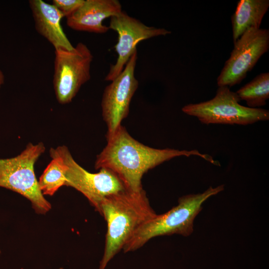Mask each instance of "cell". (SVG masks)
<instances>
[{"mask_svg": "<svg viewBox=\"0 0 269 269\" xmlns=\"http://www.w3.org/2000/svg\"><path fill=\"white\" fill-rule=\"evenodd\" d=\"M84 1V0H53L52 4L66 18L75 12Z\"/></svg>", "mask_w": 269, "mask_h": 269, "instance_id": "obj_16", "label": "cell"}, {"mask_svg": "<svg viewBox=\"0 0 269 269\" xmlns=\"http://www.w3.org/2000/svg\"><path fill=\"white\" fill-rule=\"evenodd\" d=\"M4 76L2 72L0 70V88L4 83Z\"/></svg>", "mask_w": 269, "mask_h": 269, "instance_id": "obj_17", "label": "cell"}, {"mask_svg": "<svg viewBox=\"0 0 269 269\" xmlns=\"http://www.w3.org/2000/svg\"><path fill=\"white\" fill-rule=\"evenodd\" d=\"M106 139L107 145L97 156L95 169L111 170L128 190L133 191L142 189L141 179L148 170L176 157L196 155L220 165L219 162L212 156L196 149H157L144 145L134 139L122 125Z\"/></svg>", "mask_w": 269, "mask_h": 269, "instance_id": "obj_1", "label": "cell"}, {"mask_svg": "<svg viewBox=\"0 0 269 269\" xmlns=\"http://www.w3.org/2000/svg\"><path fill=\"white\" fill-rule=\"evenodd\" d=\"M93 59L91 50L82 42L71 50L55 49L53 85L59 103H70L90 79Z\"/></svg>", "mask_w": 269, "mask_h": 269, "instance_id": "obj_7", "label": "cell"}, {"mask_svg": "<svg viewBox=\"0 0 269 269\" xmlns=\"http://www.w3.org/2000/svg\"><path fill=\"white\" fill-rule=\"evenodd\" d=\"M50 157L51 161L38 181L39 189L43 195H53L60 187L65 186L66 182L61 161L56 156Z\"/></svg>", "mask_w": 269, "mask_h": 269, "instance_id": "obj_15", "label": "cell"}, {"mask_svg": "<svg viewBox=\"0 0 269 269\" xmlns=\"http://www.w3.org/2000/svg\"><path fill=\"white\" fill-rule=\"evenodd\" d=\"M109 27L117 32L118 40L115 46L118 54L117 61L111 65L105 77L108 81L114 80L122 72L131 56L137 51L136 45L139 42L171 33L165 28L148 26L123 11L110 17Z\"/></svg>", "mask_w": 269, "mask_h": 269, "instance_id": "obj_10", "label": "cell"}, {"mask_svg": "<svg viewBox=\"0 0 269 269\" xmlns=\"http://www.w3.org/2000/svg\"><path fill=\"white\" fill-rule=\"evenodd\" d=\"M99 212L107 224L104 253L99 269H105L135 231L157 215L143 189L138 191L126 189L106 197Z\"/></svg>", "mask_w": 269, "mask_h": 269, "instance_id": "obj_2", "label": "cell"}, {"mask_svg": "<svg viewBox=\"0 0 269 269\" xmlns=\"http://www.w3.org/2000/svg\"><path fill=\"white\" fill-rule=\"evenodd\" d=\"M43 142L28 143L17 156L0 159V187L14 191L27 199L34 211L44 215L51 209L50 203L41 193L34 165L44 152Z\"/></svg>", "mask_w": 269, "mask_h": 269, "instance_id": "obj_4", "label": "cell"}, {"mask_svg": "<svg viewBox=\"0 0 269 269\" xmlns=\"http://www.w3.org/2000/svg\"><path fill=\"white\" fill-rule=\"evenodd\" d=\"M59 269H63V268H59Z\"/></svg>", "mask_w": 269, "mask_h": 269, "instance_id": "obj_18", "label": "cell"}, {"mask_svg": "<svg viewBox=\"0 0 269 269\" xmlns=\"http://www.w3.org/2000/svg\"><path fill=\"white\" fill-rule=\"evenodd\" d=\"M269 7V0H240L231 16L234 43L248 29L260 28Z\"/></svg>", "mask_w": 269, "mask_h": 269, "instance_id": "obj_13", "label": "cell"}, {"mask_svg": "<svg viewBox=\"0 0 269 269\" xmlns=\"http://www.w3.org/2000/svg\"><path fill=\"white\" fill-rule=\"evenodd\" d=\"M0 254H1V250H0Z\"/></svg>", "mask_w": 269, "mask_h": 269, "instance_id": "obj_19", "label": "cell"}, {"mask_svg": "<svg viewBox=\"0 0 269 269\" xmlns=\"http://www.w3.org/2000/svg\"><path fill=\"white\" fill-rule=\"evenodd\" d=\"M137 59L136 51L122 72L104 90L101 108L103 119L107 127L106 138L116 132L129 114L132 99L138 87L134 75Z\"/></svg>", "mask_w": 269, "mask_h": 269, "instance_id": "obj_9", "label": "cell"}, {"mask_svg": "<svg viewBox=\"0 0 269 269\" xmlns=\"http://www.w3.org/2000/svg\"><path fill=\"white\" fill-rule=\"evenodd\" d=\"M236 92L228 86L218 88L212 99L196 104H189L182 108L185 114L196 117L203 124L246 126L269 119V110L250 108L240 104Z\"/></svg>", "mask_w": 269, "mask_h": 269, "instance_id": "obj_5", "label": "cell"}, {"mask_svg": "<svg viewBox=\"0 0 269 269\" xmlns=\"http://www.w3.org/2000/svg\"><path fill=\"white\" fill-rule=\"evenodd\" d=\"M36 31L46 38L55 49H73L61 24L64 17L62 13L52 4L42 0L29 1Z\"/></svg>", "mask_w": 269, "mask_h": 269, "instance_id": "obj_12", "label": "cell"}, {"mask_svg": "<svg viewBox=\"0 0 269 269\" xmlns=\"http://www.w3.org/2000/svg\"><path fill=\"white\" fill-rule=\"evenodd\" d=\"M224 185L209 187L202 193L188 194L179 198L178 205L166 213L156 215L141 225L124 247L125 253L139 249L154 237L178 234L190 235L194 219L202 204L209 197L222 191Z\"/></svg>", "mask_w": 269, "mask_h": 269, "instance_id": "obj_3", "label": "cell"}, {"mask_svg": "<svg viewBox=\"0 0 269 269\" xmlns=\"http://www.w3.org/2000/svg\"><path fill=\"white\" fill-rule=\"evenodd\" d=\"M49 154L58 157L63 164L65 186L81 192L98 212L101 203L106 197L127 189L120 178L111 170L101 168L97 173L87 171L76 162L65 145L51 148Z\"/></svg>", "mask_w": 269, "mask_h": 269, "instance_id": "obj_6", "label": "cell"}, {"mask_svg": "<svg viewBox=\"0 0 269 269\" xmlns=\"http://www.w3.org/2000/svg\"><path fill=\"white\" fill-rule=\"evenodd\" d=\"M234 43L229 58L217 78L219 87L240 84L269 49V30L250 28Z\"/></svg>", "mask_w": 269, "mask_h": 269, "instance_id": "obj_8", "label": "cell"}, {"mask_svg": "<svg viewBox=\"0 0 269 269\" xmlns=\"http://www.w3.org/2000/svg\"><path fill=\"white\" fill-rule=\"evenodd\" d=\"M247 107L259 108L264 106L269 99V73H261L236 92Z\"/></svg>", "mask_w": 269, "mask_h": 269, "instance_id": "obj_14", "label": "cell"}, {"mask_svg": "<svg viewBox=\"0 0 269 269\" xmlns=\"http://www.w3.org/2000/svg\"><path fill=\"white\" fill-rule=\"evenodd\" d=\"M117 0H84L83 3L66 17V23L71 29L103 34L110 29L103 21L122 11Z\"/></svg>", "mask_w": 269, "mask_h": 269, "instance_id": "obj_11", "label": "cell"}]
</instances>
